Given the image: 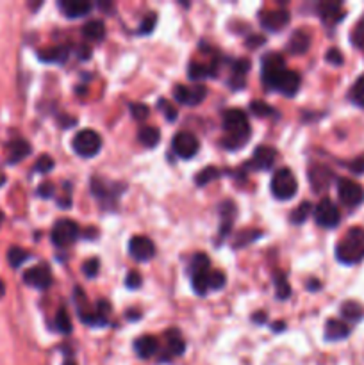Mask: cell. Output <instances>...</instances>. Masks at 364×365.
I'll return each mask as SVG.
<instances>
[{
    "mask_svg": "<svg viewBox=\"0 0 364 365\" xmlns=\"http://www.w3.org/2000/svg\"><path fill=\"white\" fill-rule=\"evenodd\" d=\"M223 130L227 132L221 139V146L227 150H238L248 143L250 139V123L246 114L241 109H227L223 113Z\"/></svg>",
    "mask_w": 364,
    "mask_h": 365,
    "instance_id": "cell-1",
    "label": "cell"
},
{
    "mask_svg": "<svg viewBox=\"0 0 364 365\" xmlns=\"http://www.w3.org/2000/svg\"><path fill=\"white\" fill-rule=\"evenodd\" d=\"M335 259L346 266L364 260V228L353 227L335 246Z\"/></svg>",
    "mask_w": 364,
    "mask_h": 365,
    "instance_id": "cell-2",
    "label": "cell"
},
{
    "mask_svg": "<svg viewBox=\"0 0 364 365\" xmlns=\"http://www.w3.org/2000/svg\"><path fill=\"white\" fill-rule=\"evenodd\" d=\"M271 195L277 200H291L298 192V182L289 168H278L271 177Z\"/></svg>",
    "mask_w": 364,
    "mask_h": 365,
    "instance_id": "cell-3",
    "label": "cell"
},
{
    "mask_svg": "<svg viewBox=\"0 0 364 365\" xmlns=\"http://www.w3.org/2000/svg\"><path fill=\"white\" fill-rule=\"evenodd\" d=\"M71 148H74V152L79 157L91 159V157H95L102 150V138H100L98 132L91 130V128H84V130L77 132L74 135Z\"/></svg>",
    "mask_w": 364,
    "mask_h": 365,
    "instance_id": "cell-4",
    "label": "cell"
},
{
    "mask_svg": "<svg viewBox=\"0 0 364 365\" xmlns=\"http://www.w3.org/2000/svg\"><path fill=\"white\" fill-rule=\"evenodd\" d=\"M285 70H288V68H285V59L280 53H266V56L263 57V64H261V81H263L264 88L273 89L275 81H277Z\"/></svg>",
    "mask_w": 364,
    "mask_h": 365,
    "instance_id": "cell-5",
    "label": "cell"
},
{
    "mask_svg": "<svg viewBox=\"0 0 364 365\" xmlns=\"http://www.w3.org/2000/svg\"><path fill=\"white\" fill-rule=\"evenodd\" d=\"M79 235H81V230H79V225L75 221L59 220L54 223L50 237H52V242L57 248H68V246L77 241Z\"/></svg>",
    "mask_w": 364,
    "mask_h": 365,
    "instance_id": "cell-6",
    "label": "cell"
},
{
    "mask_svg": "<svg viewBox=\"0 0 364 365\" xmlns=\"http://www.w3.org/2000/svg\"><path fill=\"white\" fill-rule=\"evenodd\" d=\"M314 221L320 225L321 228H335L341 221V214H339L338 205L332 200L325 198L314 207Z\"/></svg>",
    "mask_w": 364,
    "mask_h": 365,
    "instance_id": "cell-7",
    "label": "cell"
},
{
    "mask_svg": "<svg viewBox=\"0 0 364 365\" xmlns=\"http://www.w3.org/2000/svg\"><path fill=\"white\" fill-rule=\"evenodd\" d=\"M338 196L346 207H357L364 202V189L350 178H339Z\"/></svg>",
    "mask_w": 364,
    "mask_h": 365,
    "instance_id": "cell-8",
    "label": "cell"
},
{
    "mask_svg": "<svg viewBox=\"0 0 364 365\" xmlns=\"http://www.w3.org/2000/svg\"><path fill=\"white\" fill-rule=\"evenodd\" d=\"M207 96V88L202 84L182 86L177 84L173 88V98L182 106H198Z\"/></svg>",
    "mask_w": 364,
    "mask_h": 365,
    "instance_id": "cell-9",
    "label": "cell"
},
{
    "mask_svg": "<svg viewBox=\"0 0 364 365\" xmlns=\"http://www.w3.org/2000/svg\"><path fill=\"white\" fill-rule=\"evenodd\" d=\"M171 146H173V152L177 153L181 159H191V157H195L196 152L200 150L198 139H196L191 132H178V134H175Z\"/></svg>",
    "mask_w": 364,
    "mask_h": 365,
    "instance_id": "cell-10",
    "label": "cell"
},
{
    "mask_svg": "<svg viewBox=\"0 0 364 365\" xmlns=\"http://www.w3.org/2000/svg\"><path fill=\"white\" fill-rule=\"evenodd\" d=\"M128 253H131V257L134 260L148 262L156 255V245L146 235H134L131 239V242H128Z\"/></svg>",
    "mask_w": 364,
    "mask_h": 365,
    "instance_id": "cell-11",
    "label": "cell"
},
{
    "mask_svg": "<svg viewBox=\"0 0 364 365\" xmlns=\"http://www.w3.org/2000/svg\"><path fill=\"white\" fill-rule=\"evenodd\" d=\"M24 282L31 287L39 289V291H45L52 285V273H50L49 266L45 264H39V266L31 267L24 273Z\"/></svg>",
    "mask_w": 364,
    "mask_h": 365,
    "instance_id": "cell-12",
    "label": "cell"
},
{
    "mask_svg": "<svg viewBox=\"0 0 364 365\" xmlns=\"http://www.w3.org/2000/svg\"><path fill=\"white\" fill-rule=\"evenodd\" d=\"M275 160H277V150L271 146H257L252 159L246 163V168H252L253 171H264L273 168Z\"/></svg>",
    "mask_w": 364,
    "mask_h": 365,
    "instance_id": "cell-13",
    "label": "cell"
},
{
    "mask_svg": "<svg viewBox=\"0 0 364 365\" xmlns=\"http://www.w3.org/2000/svg\"><path fill=\"white\" fill-rule=\"evenodd\" d=\"M291 20V14L288 9H270V11H261L259 21L264 29L268 31H280Z\"/></svg>",
    "mask_w": 364,
    "mask_h": 365,
    "instance_id": "cell-14",
    "label": "cell"
},
{
    "mask_svg": "<svg viewBox=\"0 0 364 365\" xmlns=\"http://www.w3.org/2000/svg\"><path fill=\"white\" fill-rule=\"evenodd\" d=\"M300 82H302V78H300V75L296 73L295 70H285L284 73L275 81L273 89L285 96H295L300 89Z\"/></svg>",
    "mask_w": 364,
    "mask_h": 365,
    "instance_id": "cell-15",
    "label": "cell"
},
{
    "mask_svg": "<svg viewBox=\"0 0 364 365\" xmlns=\"http://www.w3.org/2000/svg\"><path fill=\"white\" fill-rule=\"evenodd\" d=\"M57 6L66 18H81L91 11L93 4L86 2V0H61Z\"/></svg>",
    "mask_w": 364,
    "mask_h": 365,
    "instance_id": "cell-16",
    "label": "cell"
},
{
    "mask_svg": "<svg viewBox=\"0 0 364 365\" xmlns=\"http://www.w3.org/2000/svg\"><path fill=\"white\" fill-rule=\"evenodd\" d=\"M134 351L139 359H152L159 353V341L152 335H143V337L136 339Z\"/></svg>",
    "mask_w": 364,
    "mask_h": 365,
    "instance_id": "cell-17",
    "label": "cell"
},
{
    "mask_svg": "<svg viewBox=\"0 0 364 365\" xmlns=\"http://www.w3.org/2000/svg\"><path fill=\"white\" fill-rule=\"evenodd\" d=\"M318 13H320L321 20L328 25H335L345 18V11L339 2H321L318 6Z\"/></svg>",
    "mask_w": 364,
    "mask_h": 365,
    "instance_id": "cell-18",
    "label": "cell"
},
{
    "mask_svg": "<svg viewBox=\"0 0 364 365\" xmlns=\"http://www.w3.org/2000/svg\"><path fill=\"white\" fill-rule=\"evenodd\" d=\"M332 180V171L325 166H313L309 170V182L316 192H321L328 187Z\"/></svg>",
    "mask_w": 364,
    "mask_h": 365,
    "instance_id": "cell-19",
    "label": "cell"
},
{
    "mask_svg": "<svg viewBox=\"0 0 364 365\" xmlns=\"http://www.w3.org/2000/svg\"><path fill=\"white\" fill-rule=\"evenodd\" d=\"M350 335V327L345 323V321L339 319H328L327 324H325V339L330 342L343 341Z\"/></svg>",
    "mask_w": 364,
    "mask_h": 365,
    "instance_id": "cell-20",
    "label": "cell"
},
{
    "mask_svg": "<svg viewBox=\"0 0 364 365\" xmlns=\"http://www.w3.org/2000/svg\"><path fill=\"white\" fill-rule=\"evenodd\" d=\"M186 351V344L184 339L181 337L177 330H170L166 334V351H164V359H171V356H181L182 353Z\"/></svg>",
    "mask_w": 364,
    "mask_h": 365,
    "instance_id": "cell-21",
    "label": "cell"
},
{
    "mask_svg": "<svg viewBox=\"0 0 364 365\" xmlns=\"http://www.w3.org/2000/svg\"><path fill=\"white\" fill-rule=\"evenodd\" d=\"M188 75L193 81H203L207 77H214L216 75V63L203 64L198 61H193L188 68Z\"/></svg>",
    "mask_w": 364,
    "mask_h": 365,
    "instance_id": "cell-22",
    "label": "cell"
},
{
    "mask_svg": "<svg viewBox=\"0 0 364 365\" xmlns=\"http://www.w3.org/2000/svg\"><path fill=\"white\" fill-rule=\"evenodd\" d=\"M309 46H310V36L307 34L303 29L296 31L288 41V50L291 53H305L307 50H309Z\"/></svg>",
    "mask_w": 364,
    "mask_h": 365,
    "instance_id": "cell-23",
    "label": "cell"
},
{
    "mask_svg": "<svg viewBox=\"0 0 364 365\" xmlns=\"http://www.w3.org/2000/svg\"><path fill=\"white\" fill-rule=\"evenodd\" d=\"M38 59L43 63H64L68 59L66 46H50L38 52Z\"/></svg>",
    "mask_w": 364,
    "mask_h": 365,
    "instance_id": "cell-24",
    "label": "cell"
},
{
    "mask_svg": "<svg viewBox=\"0 0 364 365\" xmlns=\"http://www.w3.org/2000/svg\"><path fill=\"white\" fill-rule=\"evenodd\" d=\"M82 34L91 41H100L106 36V24L102 20H89L82 25Z\"/></svg>",
    "mask_w": 364,
    "mask_h": 365,
    "instance_id": "cell-25",
    "label": "cell"
},
{
    "mask_svg": "<svg viewBox=\"0 0 364 365\" xmlns=\"http://www.w3.org/2000/svg\"><path fill=\"white\" fill-rule=\"evenodd\" d=\"M29 153H31V145L25 139H16V141L9 143V164L20 163Z\"/></svg>",
    "mask_w": 364,
    "mask_h": 365,
    "instance_id": "cell-26",
    "label": "cell"
},
{
    "mask_svg": "<svg viewBox=\"0 0 364 365\" xmlns=\"http://www.w3.org/2000/svg\"><path fill=\"white\" fill-rule=\"evenodd\" d=\"M138 139L141 141L143 146H146V148H153V146L159 145L161 130L157 127H143L139 128Z\"/></svg>",
    "mask_w": 364,
    "mask_h": 365,
    "instance_id": "cell-27",
    "label": "cell"
},
{
    "mask_svg": "<svg viewBox=\"0 0 364 365\" xmlns=\"http://www.w3.org/2000/svg\"><path fill=\"white\" fill-rule=\"evenodd\" d=\"M341 316L345 317L346 321H352V323H357L364 317V307L357 302H346L341 305Z\"/></svg>",
    "mask_w": 364,
    "mask_h": 365,
    "instance_id": "cell-28",
    "label": "cell"
},
{
    "mask_svg": "<svg viewBox=\"0 0 364 365\" xmlns=\"http://www.w3.org/2000/svg\"><path fill=\"white\" fill-rule=\"evenodd\" d=\"M273 282H275V291H277V298L278 299L289 298V294H291V287H289V282H288V277H285V273L277 271L273 277Z\"/></svg>",
    "mask_w": 364,
    "mask_h": 365,
    "instance_id": "cell-29",
    "label": "cell"
},
{
    "mask_svg": "<svg viewBox=\"0 0 364 365\" xmlns=\"http://www.w3.org/2000/svg\"><path fill=\"white\" fill-rule=\"evenodd\" d=\"M191 284H193V291H195L196 294H200V296L207 294V291H209V271L193 274Z\"/></svg>",
    "mask_w": 364,
    "mask_h": 365,
    "instance_id": "cell-30",
    "label": "cell"
},
{
    "mask_svg": "<svg viewBox=\"0 0 364 365\" xmlns=\"http://www.w3.org/2000/svg\"><path fill=\"white\" fill-rule=\"evenodd\" d=\"M220 175H221V171L218 170V168H214V166L203 168V170L200 171V173L195 177V184L198 185V187H203V185H207L209 182L216 180Z\"/></svg>",
    "mask_w": 364,
    "mask_h": 365,
    "instance_id": "cell-31",
    "label": "cell"
},
{
    "mask_svg": "<svg viewBox=\"0 0 364 365\" xmlns=\"http://www.w3.org/2000/svg\"><path fill=\"white\" fill-rule=\"evenodd\" d=\"M203 271H209V259H207L206 253H196L193 255L191 264H189V273L196 274V273H203Z\"/></svg>",
    "mask_w": 364,
    "mask_h": 365,
    "instance_id": "cell-32",
    "label": "cell"
},
{
    "mask_svg": "<svg viewBox=\"0 0 364 365\" xmlns=\"http://www.w3.org/2000/svg\"><path fill=\"white\" fill-rule=\"evenodd\" d=\"M29 259V252H25L24 248H18V246H13V248L7 252V262L11 264V267H20L25 260Z\"/></svg>",
    "mask_w": 364,
    "mask_h": 365,
    "instance_id": "cell-33",
    "label": "cell"
},
{
    "mask_svg": "<svg viewBox=\"0 0 364 365\" xmlns=\"http://www.w3.org/2000/svg\"><path fill=\"white\" fill-rule=\"evenodd\" d=\"M348 96H350V100L355 103V106L364 107V75L363 77L357 78L355 84H353L352 89H350Z\"/></svg>",
    "mask_w": 364,
    "mask_h": 365,
    "instance_id": "cell-34",
    "label": "cell"
},
{
    "mask_svg": "<svg viewBox=\"0 0 364 365\" xmlns=\"http://www.w3.org/2000/svg\"><path fill=\"white\" fill-rule=\"evenodd\" d=\"M310 212H313V205H310L309 202L300 203L298 209L293 210V214H291V223H295V225L305 223L307 217L310 216Z\"/></svg>",
    "mask_w": 364,
    "mask_h": 365,
    "instance_id": "cell-35",
    "label": "cell"
},
{
    "mask_svg": "<svg viewBox=\"0 0 364 365\" xmlns=\"http://www.w3.org/2000/svg\"><path fill=\"white\" fill-rule=\"evenodd\" d=\"M56 328L59 334H64L68 335L71 331V321H70V316H68L66 309H63L61 307L59 310H57V316H56Z\"/></svg>",
    "mask_w": 364,
    "mask_h": 365,
    "instance_id": "cell-36",
    "label": "cell"
},
{
    "mask_svg": "<svg viewBox=\"0 0 364 365\" xmlns=\"http://www.w3.org/2000/svg\"><path fill=\"white\" fill-rule=\"evenodd\" d=\"M250 110H252V114H256V116L259 118H266L275 114L273 107L268 106L266 102H261V100H253V102L250 103Z\"/></svg>",
    "mask_w": 364,
    "mask_h": 365,
    "instance_id": "cell-37",
    "label": "cell"
},
{
    "mask_svg": "<svg viewBox=\"0 0 364 365\" xmlns=\"http://www.w3.org/2000/svg\"><path fill=\"white\" fill-rule=\"evenodd\" d=\"M156 21H157L156 13L146 14V16L141 20V24H139V29H138L139 34H141V36L150 34V32L153 31V27H156Z\"/></svg>",
    "mask_w": 364,
    "mask_h": 365,
    "instance_id": "cell-38",
    "label": "cell"
},
{
    "mask_svg": "<svg viewBox=\"0 0 364 365\" xmlns=\"http://www.w3.org/2000/svg\"><path fill=\"white\" fill-rule=\"evenodd\" d=\"M225 282H227V278L221 271H209V291H220Z\"/></svg>",
    "mask_w": 364,
    "mask_h": 365,
    "instance_id": "cell-39",
    "label": "cell"
},
{
    "mask_svg": "<svg viewBox=\"0 0 364 365\" xmlns=\"http://www.w3.org/2000/svg\"><path fill=\"white\" fill-rule=\"evenodd\" d=\"M82 273H84V277L88 278H95L96 274H98V269H100V260L98 259H88L84 264H82Z\"/></svg>",
    "mask_w": 364,
    "mask_h": 365,
    "instance_id": "cell-40",
    "label": "cell"
},
{
    "mask_svg": "<svg viewBox=\"0 0 364 365\" xmlns=\"http://www.w3.org/2000/svg\"><path fill=\"white\" fill-rule=\"evenodd\" d=\"M261 235H263V232H253V230L241 232V234L238 235V239H236V246L250 245V242H253V241H256V239H259Z\"/></svg>",
    "mask_w": 364,
    "mask_h": 365,
    "instance_id": "cell-41",
    "label": "cell"
},
{
    "mask_svg": "<svg viewBox=\"0 0 364 365\" xmlns=\"http://www.w3.org/2000/svg\"><path fill=\"white\" fill-rule=\"evenodd\" d=\"M352 41H353V45L364 50V18H360V21L355 25V29H353Z\"/></svg>",
    "mask_w": 364,
    "mask_h": 365,
    "instance_id": "cell-42",
    "label": "cell"
},
{
    "mask_svg": "<svg viewBox=\"0 0 364 365\" xmlns=\"http://www.w3.org/2000/svg\"><path fill=\"white\" fill-rule=\"evenodd\" d=\"M159 109L164 113V118H166L168 121H175L177 120V109H175L173 106H171L170 102H168L166 98H161L159 100Z\"/></svg>",
    "mask_w": 364,
    "mask_h": 365,
    "instance_id": "cell-43",
    "label": "cell"
},
{
    "mask_svg": "<svg viewBox=\"0 0 364 365\" xmlns=\"http://www.w3.org/2000/svg\"><path fill=\"white\" fill-rule=\"evenodd\" d=\"M250 70V63L246 59H239L236 61L234 66H232V77H239V78H245V75L248 73Z\"/></svg>",
    "mask_w": 364,
    "mask_h": 365,
    "instance_id": "cell-44",
    "label": "cell"
},
{
    "mask_svg": "<svg viewBox=\"0 0 364 365\" xmlns=\"http://www.w3.org/2000/svg\"><path fill=\"white\" fill-rule=\"evenodd\" d=\"M52 168H54V160L50 159L49 155H41L34 164V171H38V173H49Z\"/></svg>",
    "mask_w": 364,
    "mask_h": 365,
    "instance_id": "cell-45",
    "label": "cell"
},
{
    "mask_svg": "<svg viewBox=\"0 0 364 365\" xmlns=\"http://www.w3.org/2000/svg\"><path fill=\"white\" fill-rule=\"evenodd\" d=\"M131 113L136 120H146L150 114V109L145 103H131Z\"/></svg>",
    "mask_w": 364,
    "mask_h": 365,
    "instance_id": "cell-46",
    "label": "cell"
},
{
    "mask_svg": "<svg viewBox=\"0 0 364 365\" xmlns=\"http://www.w3.org/2000/svg\"><path fill=\"white\" fill-rule=\"evenodd\" d=\"M325 61L334 64V66H339V64H343V53L338 48H328L325 53Z\"/></svg>",
    "mask_w": 364,
    "mask_h": 365,
    "instance_id": "cell-47",
    "label": "cell"
},
{
    "mask_svg": "<svg viewBox=\"0 0 364 365\" xmlns=\"http://www.w3.org/2000/svg\"><path fill=\"white\" fill-rule=\"evenodd\" d=\"M141 282H143V278L138 271H131V273L127 274V278H125V285H127L128 289L141 287Z\"/></svg>",
    "mask_w": 364,
    "mask_h": 365,
    "instance_id": "cell-48",
    "label": "cell"
},
{
    "mask_svg": "<svg viewBox=\"0 0 364 365\" xmlns=\"http://www.w3.org/2000/svg\"><path fill=\"white\" fill-rule=\"evenodd\" d=\"M38 195L43 196V198H50V196H54V185L50 182H45V184L39 185Z\"/></svg>",
    "mask_w": 364,
    "mask_h": 365,
    "instance_id": "cell-49",
    "label": "cell"
},
{
    "mask_svg": "<svg viewBox=\"0 0 364 365\" xmlns=\"http://www.w3.org/2000/svg\"><path fill=\"white\" fill-rule=\"evenodd\" d=\"M348 168L353 171V173H364V155L357 157L353 163L348 164Z\"/></svg>",
    "mask_w": 364,
    "mask_h": 365,
    "instance_id": "cell-50",
    "label": "cell"
},
{
    "mask_svg": "<svg viewBox=\"0 0 364 365\" xmlns=\"http://www.w3.org/2000/svg\"><path fill=\"white\" fill-rule=\"evenodd\" d=\"M264 43V38L263 36H250L248 39H246V45L250 46V48H256V46H261Z\"/></svg>",
    "mask_w": 364,
    "mask_h": 365,
    "instance_id": "cell-51",
    "label": "cell"
},
{
    "mask_svg": "<svg viewBox=\"0 0 364 365\" xmlns=\"http://www.w3.org/2000/svg\"><path fill=\"white\" fill-rule=\"evenodd\" d=\"M89 56H91V50H89V46H82V48H79V57L81 59H89Z\"/></svg>",
    "mask_w": 364,
    "mask_h": 365,
    "instance_id": "cell-52",
    "label": "cell"
},
{
    "mask_svg": "<svg viewBox=\"0 0 364 365\" xmlns=\"http://www.w3.org/2000/svg\"><path fill=\"white\" fill-rule=\"evenodd\" d=\"M320 287H321V284L318 280H309L307 282V289H309V291H320Z\"/></svg>",
    "mask_w": 364,
    "mask_h": 365,
    "instance_id": "cell-53",
    "label": "cell"
},
{
    "mask_svg": "<svg viewBox=\"0 0 364 365\" xmlns=\"http://www.w3.org/2000/svg\"><path fill=\"white\" fill-rule=\"evenodd\" d=\"M252 321H253V323H257V324H263V323H264V321H266V316H264V312H259V314H253Z\"/></svg>",
    "mask_w": 364,
    "mask_h": 365,
    "instance_id": "cell-54",
    "label": "cell"
},
{
    "mask_svg": "<svg viewBox=\"0 0 364 365\" xmlns=\"http://www.w3.org/2000/svg\"><path fill=\"white\" fill-rule=\"evenodd\" d=\"M284 330H285V323H282V321L273 323V331H284Z\"/></svg>",
    "mask_w": 364,
    "mask_h": 365,
    "instance_id": "cell-55",
    "label": "cell"
},
{
    "mask_svg": "<svg viewBox=\"0 0 364 365\" xmlns=\"http://www.w3.org/2000/svg\"><path fill=\"white\" fill-rule=\"evenodd\" d=\"M4 292H6V287H4V282L0 280V298H2V296H4Z\"/></svg>",
    "mask_w": 364,
    "mask_h": 365,
    "instance_id": "cell-56",
    "label": "cell"
},
{
    "mask_svg": "<svg viewBox=\"0 0 364 365\" xmlns=\"http://www.w3.org/2000/svg\"><path fill=\"white\" fill-rule=\"evenodd\" d=\"M63 365H77V364H75L74 360H66V362H64Z\"/></svg>",
    "mask_w": 364,
    "mask_h": 365,
    "instance_id": "cell-57",
    "label": "cell"
},
{
    "mask_svg": "<svg viewBox=\"0 0 364 365\" xmlns=\"http://www.w3.org/2000/svg\"><path fill=\"white\" fill-rule=\"evenodd\" d=\"M6 182V177H0V184H4Z\"/></svg>",
    "mask_w": 364,
    "mask_h": 365,
    "instance_id": "cell-58",
    "label": "cell"
},
{
    "mask_svg": "<svg viewBox=\"0 0 364 365\" xmlns=\"http://www.w3.org/2000/svg\"><path fill=\"white\" fill-rule=\"evenodd\" d=\"M2 221H4V214L0 212V225H2Z\"/></svg>",
    "mask_w": 364,
    "mask_h": 365,
    "instance_id": "cell-59",
    "label": "cell"
}]
</instances>
